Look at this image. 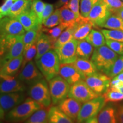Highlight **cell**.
I'll return each instance as SVG.
<instances>
[{"label": "cell", "instance_id": "obj_30", "mask_svg": "<svg viewBox=\"0 0 123 123\" xmlns=\"http://www.w3.org/2000/svg\"><path fill=\"white\" fill-rule=\"evenodd\" d=\"M49 108L42 107L35 112L30 117L25 120L26 123H49Z\"/></svg>", "mask_w": 123, "mask_h": 123}, {"label": "cell", "instance_id": "obj_10", "mask_svg": "<svg viewBox=\"0 0 123 123\" xmlns=\"http://www.w3.org/2000/svg\"><path fill=\"white\" fill-rule=\"evenodd\" d=\"M78 42V40L73 38L69 42L54 49L61 64H71L76 61L78 59L76 53Z\"/></svg>", "mask_w": 123, "mask_h": 123}, {"label": "cell", "instance_id": "obj_53", "mask_svg": "<svg viewBox=\"0 0 123 123\" xmlns=\"http://www.w3.org/2000/svg\"><path fill=\"white\" fill-rule=\"evenodd\" d=\"M121 1H123V0H121Z\"/></svg>", "mask_w": 123, "mask_h": 123}, {"label": "cell", "instance_id": "obj_9", "mask_svg": "<svg viewBox=\"0 0 123 123\" xmlns=\"http://www.w3.org/2000/svg\"><path fill=\"white\" fill-rule=\"evenodd\" d=\"M92 91L99 95H103L110 88L111 78L105 74L97 72L84 79Z\"/></svg>", "mask_w": 123, "mask_h": 123}, {"label": "cell", "instance_id": "obj_34", "mask_svg": "<svg viewBox=\"0 0 123 123\" xmlns=\"http://www.w3.org/2000/svg\"><path fill=\"white\" fill-rule=\"evenodd\" d=\"M61 24V13L60 9H56L50 17L42 24L46 28H52Z\"/></svg>", "mask_w": 123, "mask_h": 123}, {"label": "cell", "instance_id": "obj_51", "mask_svg": "<svg viewBox=\"0 0 123 123\" xmlns=\"http://www.w3.org/2000/svg\"><path fill=\"white\" fill-rule=\"evenodd\" d=\"M5 112L4 110H3V108L0 105V119H2L4 117L5 115Z\"/></svg>", "mask_w": 123, "mask_h": 123}, {"label": "cell", "instance_id": "obj_25", "mask_svg": "<svg viewBox=\"0 0 123 123\" xmlns=\"http://www.w3.org/2000/svg\"><path fill=\"white\" fill-rule=\"evenodd\" d=\"M97 123H116V111L113 107H103L96 116Z\"/></svg>", "mask_w": 123, "mask_h": 123}, {"label": "cell", "instance_id": "obj_35", "mask_svg": "<svg viewBox=\"0 0 123 123\" xmlns=\"http://www.w3.org/2000/svg\"><path fill=\"white\" fill-rule=\"evenodd\" d=\"M101 32L106 39L114 40L123 42V31L116 29H103Z\"/></svg>", "mask_w": 123, "mask_h": 123}, {"label": "cell", "instance_id": "obj_31", "mask_svg": "<svg viewBox=\"0 0 123 123\" xmlns=\"http://www.w3.org/2000/svg\"><path fill=\"white\" fill-rule=\"evenodd\" d=\"M86 40L92 45L94 48L101 47L105 44V38L102 33L95 29H92Z\"/></svg>", "mask_w": 123, "mask_h": 123}, {"label": "cell", "instance_id": "obj_40", "mask_svg": "<svg viewBox=\"0 0 123 123\" xmlns=\"http://www.w3.org/2000/svg\"><path fill=\"white\" fill-rule=\"evenodd\" d=\"M37 42L33 44L31 47L27 50L25 53L23 54V62L21 68H23L24 66L26 64L29 62L31 61L34 57H35L37 55Z\"/></svg>", "mask_w": 123, "mask_h": 123}, {"label": "cell", "instance_id": "obj_15", "mask_svg": "<svg viewBox=\"0 0 123 123\" xmlns=\"http://www.w3.org/2000/svg\"><path fill=\"white\" fill-rule=\"evenodd\" d=\"M0 93L23 92L25 89L24 83L14 76H0Z\"/></svg>", "mask_w": 123, "mask_h": 123}, {"label": "cell", "instance_id": "obj_29", "mask_svg": "<svg viewBox=\"0 0 123 123\" xmlns=\"http://www.w3.org/2000/svg\"><path fill=\"white\" fill-rule=\"evenodd\" d=\"M100 27L107 29H116L123 31V20L116 13H112Z\"/></svg>", "mask_w": 123, "mask_h": 123}, {"label": "cell", "instance_id": "obj_13", "mask_svg": "<svg viewBox=\"0 0 123 123\" xmlns=\"http://www.w3.org/2000/svg\"><path fill=\"white\" fill-rule=\"evenodd\" d=\"M44 77L33 61L29 62L24 66L19 73L18 78L25 84L32 85Z\"/></svg>", "mask_w": 123, "mask_h": 123}, {"label": "cell", "instance_id": "obj_33", "mask_svg": "<svg viewBox=\"0 0 123 123\" xmlns=\"http://www.w3.org/2000/svg\"><path fill=\"white\" fill-rule=\"evenodd\" d=\"M75 25L67 27L63 31L62 33L60 36L58 37L56 42L54 44V49L59 47L66 43L69 42L74 38V33L75 31Z\"/></svg>", "mask_w": 123, "mask_h": 123}, {"label": "cell", "instance_id": "obj_28", "mask_svg": "<svg viewBox=\"0 0 123 123\" xmlns=\"http://www.w3.org/2000/svg\"><path fill=\"white\" fill-rule=\"evenodd\" d=\"M41 31H42V29H33V30L26 31L25 33L22 36L23 43L24 45L23 54L25 53L33 44L37 42Z\"/></svg>", "mask_w": 123, "mask_h": 123}, {"label": "cell", "instance_id": "obj_52", "mask_svg": "<svg viewBox=\"0 0 123 123\" xmlns=\"http://www.w3.org/2000/svg\"><path fill=\"white\" fill-rule=\"evenodd\" d=\"M3 17H3V16H2V15H1V14H0V21H1V19H2V18Z\"/></svg>", "mask_w": 123, "mask_h": 123}, {"label": "cell", "instance_id": "obj_3", "mask_svg": "<svg viewBox=\"0 0 123 123\" xmlns=\"http://www.w3.org/2000/svg\"><path fill=\"white\" fill-rule=\"evenodd\" d=\"M118 57L117 54L107 46L104 45L94 49L91 61L95 64L98 71L107 75Z\"/></svg>", "mask_w": 123, "mask_h": 123}, {"label": "cell", "instance_id": "obj_1", "mask_svg": "<svg viewBox=\"0 0 123 123\" xmlns=\"http://www.w3.org/2000/svg\"><path fill=\"white\" fill-rule=\"evenodd\" d=\"M22 35H0V66L23 55Z\"/></svg>", "mask_w": 123, "mask_h": 123}, {"label": "cell", "instance_id": "obj_5", "mask_svg": "<svg viewBox=\"0 0 123 123\" xmlns=\"http://www.w3.org/2000/svg\"><path fill=\"white\" fill-rule=\"evenodd\" d=\"M29 95L43 107H50L52 103L49 85L43 78L31 85Z\"/></svg>", "mask_w": 123, "mask_h": 123}, {"label": "cell", "instance_id": "obj_12", "mask_svg": "<svg viewBox=\"0 0 123 123\" xmlns=\"http://www.w3.org/2000/svg\"><path fill=\"white\" fill-rule=\"evenodd\" d=\"M112 13L105 3L103 0H99L92 7L88 18L95 26L100 27Z\"/></svg>", "mask_w": 123, "mask_h": 123}, {"label": "cell", "instance_id": "obj_50", "mask_svg": "<svg viewBox=\"0 0 123 123\" xmlns=\"http://www.w3.org/2000/svg\"><path fill=\"white\" fill-rule=\"evenodd\" d=\"M115 13H116L118 15H119V16L121 18V19L123 20V7L120 9L119 10H118Z\"/></svg>", "mask_w": 123, "mask_h": 123}, {"label": "cell", "instance_id": "obj_38", "mask_svg": "<svg viewBox=\"0 0 123 123\" xmlns=\"http://www.w3.org/2000/svg\"><path fill=\"white\" fill-rule=\"evenodd\" d=\"M103 95L105 103L117 102L123 100V93L117 91L111 90L110 88L108 89L107 91Z\"/></svg>", "mask_w": 123, "mask_h": 123}, {"label": "cell", "instance_id": "obj_41", "mask_svg": "<svg viewBox=\"0 0 123 123\" xmlns=\"http://www.w3.org/2000/svg\"><path fill=\"white\" fill-rule=\"evenodd\" d=\"M105 44L109 48L117 54L118 55H123V42L114 40L106 39Z\"/></svg>", "mask_w": 123, "mask_h": 123}, {"label": "cell", "instance_id": "obj_42", "mask_svg": "<svg viewBox=\"0 0 123 123\" xmlns=\"http://www.w3.org/2000/svg\"><path fill=\"white\" fill-rule=\"evenodd\" d=\"M112 13H116L118 10L123 7V2L121 0H103Z\"/></svg>", "mask_w": 123, "mask_h": 123}, {"label": "cell", "instance_id": "obj_6", "mask_svg": "<svg viewBox=\"0 0 123 123\" xmlns=\"http://www.w3.org/2000/svg\"><path fill=\"white\" fill-rule=\"evenodd\" d=\"M105 103L103 95L84 103L80 110L77 117V121L79 123H87L89 120L98 115Z\"/></svg>", "mask_w": 123, "mask_h": 123}, {"label": "cell", "instance_id": "obj_22", "mask_svg": "<svg viewBox=\"0 0 123 123\" xmlns=\"http://www.w3.org/2000/svg\"><path fill=\"white\" fill-rule=\"evenodd\" d=\"M37 52L35 60L39 59L44 54L51 49H54V45L49 36L42 30L40 33L39 36L37 41Z\"/></svg>", "mask_w": 123, "mask_h": 123}, {"label": "cell", "instance_id": "obj_44", "mask_svg": "<svg viewBox=\"0 0 123 123\" xmlns=\"http://www.w3.org/2000/svg\"><path fill=\"white\" fill-rule=\"evenodd\" d=\"M80 0H70L69 2L64 5L68 7L70 10H71L75 14L77 15L78 17H80L81 16L80 13V6H79Z\"/></svg>", "mask_w": 123, "mask_h": 123}, {"label": "cell", "instance_id": "obj_21", "mask_svg": "<svg viewBox=\"0 0 123 123\" xmlns=\"http://www.w3.org/2000/svg\"><path fill=\"white\" fill-rule=\"evenodd\" d=\"M73 64L84 78L90 76L98 71L96 66L90 59L78 58Z\"/></svg>", "mask_w": 123, "mask_h": 123}, {"label": "cell", "instance_id": "obj_11", "mask_svg": "<svg viewBox=\"0 0 123 123\" xmlns=\"http://www.w3.org/2000/svg\"><path fill=\"white\" fill-rule=\"evenodd\" d=\"M25 32L17 18L6 16L0 21V35H22Z\"/></svg>", "mask_w": 123, "mask_h": 123}, {"label": "cell", "instance_id": "obj_39", "mask_svg": "<svg viewBox=\"0 0 123 123\" xmlns=\"http://www.w3.org/2000/svg\"><path fill=\"white\" fill-rule=\"evenodd\" d=\"M45 5L46 4L43 2L42 0H32L31 9L36 14L42 24V14L44 7H45Z\"/></svg>", "mask_w": 123, "mask_h": 123}, {"label": "cell", "instance_id": "obj_24", "mask_svg": "<svg viewBox=\"0 0 123 123\" xmlns=\"http://www.w3.org/2000/svg\"><path fill=\"white\" fill-rule=\"evenodd\" d=\"M32 0H17L9 10L7 16L16 18L31 9Z\"/></svg>", "mask_w": 123, "mask_h": 123}, {"label": "cell", "instance_id": "obj_7", "mask_svg": "<svg viewBox=\"0 0 123 123\" xmlns=\"http://www.w3.org/2000/svg\"><path fill=\"white\" fill-rule=\"evenodd\" d=\"M52 104L58 105L68 97L71 85L60 75L54 77L49 81Z\"/></svg>", "mask_w": 123, "mask_h": 123}, {"label": "cell", "instance_id": "obj_49", "mask_svg": "<svg viewBox=\"0 0 123 123\" xmlns=\"http://www.w3.org/2000/svg\"><path fill=\"white\" fill-rule=\"evenodd\" d=\"M115 79H117L118 80H119L120 81H122L123 82V71L121 72V73H120L119 74H118L117 76L114 77Z\"/></svg>", "mask_w": 123, "mask_h": 123}, {"label": "cell", "instance_id": "obj_46", "mask_svg": "<svg viewBox=\"0 0 123 123\" xmlns=\"http://www.w3.org/2000/svg\"><path fill=\"white\" fill-rule=\"evenodd\" d=\"M116 119L117 123H123V105H120L116 111Z\"/></svg>", "mask_w": 123, "mask_h": 123}, {"label": "cell", "instance_id": "obj_19", "mask_svg": "<svg viewBox=\"0 0 123 123\" xmlns=\"http://www.w3.org/2000/svg\"><path fill=\"white\" fill-rule=\"evenodd\" d=\"M93 26H95L94 25L88 18L81 16L75 24L74 39L78 41L86 39Z\"/></svg>", "mask_w": 123, "mask_h": 123}, {"label": "cell", "instance_id": "obj_26", "mask_svg": "<svg viewBox=\"0 0 123 123\" xmlns=\"http://www.w3.org/2000/svg\"><path fill=\"white\" fill-rule=\"evenodd\" d=\"M94 47L86 39L78 41L76 48L78 58L90 59L94 50Z\"/></svg>", "mask_w": 123, "mask_h": 123}, {"label": "cell", "instance_id": "obj_4", "mask_svg": "<svg viewBox=\"0 0 123 123\" xmlns=\"http://www.w3.org/2000/svg\"><path fill=\"white\" fill-rule=\"evenodd\" d=\"M43 107L32 98H29L9 112L7 118L14 121L26 120Z\"/></svg>", "mask_w": 123, "mask_h": 123}, {"label": "cell", "instance_id": "obj_20", "mask_svg": "<svg viewBox=\"0 0 123 123\" xmlns=\"http://www.w3.org/2000/svg\"><path fill=\"white\" fill-rule=\"evenodd\" d=\"M23 55L9 60L0 67V76H15L21 68L23 62Z\"/></svg>", "mask_w": 123, "mask_h": 123}, {"label": "cell", "instance_id": "obj_14", "mask_svg": "<svg viewBox=\"0 0 123 123\" xmlns=\"http://www.w3.org/2000/svg\"><path fill=\"white\" fill-rule=\"evenodd\" d=\"M25 100L22 92L0 93V105L5 112H9Z\"/></svg>", "mask_w": 123, "mask_h": 123}, {"label": "cell", "instance_id": "obj_16", "mask_svg": "<svg viewBox=\"0 0 123 123\" xmlns=\"http://www.w3.org/2000/svg\"><path fill=\"white\" fill-rule=\"evenodd\" d=\"M82 104L79 101L68 97L58 104V107L70 119L75 121L77 120Z\"/></svg>", "mask_w": 123, "mask_h": 123}, {"label": "cell", "instance_id": "obj_2", "mask_svg": "<svg viewBox=\"0 0 123 123\" xmlns=\"http://www.w3.org/2000/svg\"><path fill=\"white\" fill-rule=\"evenodd\" d=\"M35 61L38 68L47 81L59 75L61 62L54 49L49 50L39 59Z\"/></svg>", "mask_w": 123, "mask_h": 123}, {"label": "cell", "instance_id": "obj_17", "mask_svg": "<svg viewBox=\"0 0 123 123\" xmlns=\"http://www.w3.org/2000/svg\"><path fill=\"white\" fill-rule=\"evenodd\" d=\"M21 22L26 31L33 29H42V24L31 9H29L16 18Z\"/></svg>", "mask_w": 123, "mask_h": 123}, {"label": "cell", "instance_id": "obj_45", "mask_svg": "<svg viewBox=\"0 0 123 123\" xmlns=\"http://www.w3.org/2000/svg\"><path fill=\"white\" fill-rule=\"evenodd\" d=\"M53 5L50 4H46L43 12L42 14V24L48 18L50 15L54 12Z\"/></svg>", "mask_w": 123, "mask_h": 123}, {"label": "cell", "instance_id": "obj_43", "mask_svg": "<svg viewBox=\"0 0 123 123\" xmlns=\"http://www.w3.org/2000/svg\"><path fill=\"white\" fill-rule=\"evenodd\" d=\"M17 0H4V2L0 6V14L3 17L7 16L9 10Z\"/></svg>", "mask_w": 123, "mask_h": 123}, {"label": "cell", "instance_id": "obj_37", "mask_svg": "<svg viewBox=\"0 0 123 123\" xmlns=\"http://www.w3.org/2000/svg\"><path fill=\"white\" fill-rule=\"evenodd\" d=\"M123 71V55L119 56L112 65L111 68L107 74L111 78H113Z\"/></svg>", "mask_w": 123, "mask_h": 123}, {"label": "cell", "instance_id": "obj_18", "mask_svg": "<svg viewBox=\"0 0 123 123\" xmlns=\"http://www.w3.org/2000/svg\"><path fill=\"white\" fill-rule=\"evenodd\" d=\"M59 75L65 79L70 85L80 80L85 79L76 68L73 63L61 64Z\"/></svg>", "mask_w": 123, "mask_h": 123}, {"label": "cell", "instance_id": "obj_23", "mask_svg": "<svg viewBox=\"0 0 123 123\" xmlns=\"http://www.w3.org/2000/svg\"><path fill=\"white\" fill-rule=\"evenodd\" d=\"M49 123H72L74 120L70 119L59 107L54 105L51 106L49 111Z\"/></svg>", "mask_w": 123, "mask_h": 123}, {"label": "cell", "instance_id": "obj_48", "mask_svg": "<svg viewBox=\"0 0 123 123\" xmlns=\"http://www.w3.org/2000/svg\"><path fill=\"white\" fill-rule=\"evenodd\" d=\"M70 0H59L56 4H55V7L56 8H59V7H62L63 6H64V5L67 4Z\"/></svg>", "mask_w": 123, "mask_h": 123}, {"label": "cell", "instance_id": "obj_47", "mask_svg": "<svg viewBox=\"0 0 123 123\" xmlns=\"http://www.w3.org/2000/svg\"><path fill=\"white\" fill-rule=\"evenodd\" d=\"M109 88L112 90L117 91L123 93V82H120V83L116 84V85L110 86Z\"/></svg>", "mask_w": 123, "mask_h": 123}, {"label": "cell", "instance_id": "obj_32", "mask_svg": "<svg viewBox=\"0 0 123 123\" xmlns=\"http://www.w3.org/2000/svg\"><path fill=\"white\" fill-rule=\"evenodd\" d=\"M68 27L65 24L61 23L59 25L56 26L52 27V28H46V27H42V30L44 33H46L50 38V41H51L53 45L55 42L57 40L58 37L60 36L63 31Z\"/></svg>", "mask_w": 123, "mask_h": 123}, {"label": "cell", "instance_id": "obj_36", "mask_svg": "<svg viewBox=\"0 0 123 123\" xmlns=\"http://www.w3.org/2000/svg\"><path fill=\"white\" fill-rule=\"evenodd\" d=\"M99 0H81L80 6V15L83 17L88 18L90 12Z\"/></svg>", "mask_w": 123, "mask_h": 123}, {"label": "cell", "instance_id": "obj_8", "mask_svg": "<svg viewBox=\"0 0 123 123\" xmlns=\"http://www.w3.org/2000/svg\"><path fill=\"white\" fill-rule=\"evenodd\" d=\"M100 95L92 91L84 80H80L71 85L69 98H73L81 103H84L95 99Z\"/></svg>", "mask_w": 123, "mask_h": 123}, {"label": "cell", "instance_id": "obj_27", "mask_svg": "<svg viewBox=\"0 0 123 123\" xmlns=\"http://www.w3.org/2000/svg\"><path fill=\"white\" fill-rule=\"evenodd\" d=\"M61 13V23L66 25L67 26H71L76 24L79 18L77 15L66 5L60 8Z\"/></svg>", "mask_w": 123, "mask_h": 123}]
</instances>
